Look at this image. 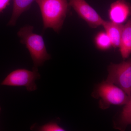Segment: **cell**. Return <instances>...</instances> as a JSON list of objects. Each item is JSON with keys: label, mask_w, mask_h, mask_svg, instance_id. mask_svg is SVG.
<instances>
[{"label": "cell", "mask_w": 131, "mask_h": 131, "mask_svg": "<svg viewBox=\"0 0 131 131\" xmlns=\"http://www.w3.org/2000/svg\"><path fill=\"white\" fill-rule=\"evenodd\" d=\"M1 107H0V112H1Z\"/></svg>", "instance_id": "15"}, {"label": "cell", "mask_w": 131, "mask_h": 131, "mask_svg": "<svg viewBox=\"0 0 131 131\" xmlns=\"http://www.w3.org/2000/svg\"><path fill=\"white\" fill-rule=\"evenodd\" d=\"M96 91L101 99V106L104 104L107 106L125 105L130 97L119 87L106 81L99 84Z\"/></svg>", "instance_id": "5"}, {"label": "cell", "mask_w": 131, "mask_h": 131, "mask_svg": "<svg viewBox=\"0 0 131 131\" xmlns=\"http://www.w3.org/2000/svg\"><path fill=\"white\" fill-rule=\"evenodd\" d=\"M13 7L11 18L8 25L14 26L19 17L23 13L29 9L36 0H13Z\"/></svg>", "instance_id": "10"}, {"label": "cell", "mask_w": 131, "mask_h": 131, "mask_svg": "<svg viewBox=\"0 0 131 131\" xmlns=\"http://www.w3.org/2000/svg\"><path fill=\"white\" fill-rule=\"evenodd\" d=\"M110 21L122 24L131 16V5L125 0H117L110 5L108 11Z\"/></svg>", "instance_id": "7"}, {"label": "cell", "mask_w": 131, "mask_h": 131, "mask_svg": "<svg viewBox=\"0 0 131 131\" xmlns=\"http://www.w3.org/2000/svg\"><path fill=\"white\" fill-rule=\"evenodd\" d=\"M130 125H131V96L125 105L116 127L120 130L123 131Z\"/></svg>", "instance_id": "11"}, {"label": "cell", "mask_w": 131, "mask_h": 131, "mask_svg": "<svg viewBox=\"0 0 131 131\" xmlns=\"http://www.w3.org/2000/svg\"><path fill=\"white\" fill-rule=\"evenodd\" d=\"M40 77L37 68H33L32 71L17 69L8 74L1 84L8 86L25 87L28 91H34L37 89L35 81Z\"/></svg>", "instance_id": "4"}, {"label": "cell", "mask_w": 131, "mask_h": 131, "mask_svg": "<svg viewBox=\"0 0 131 131\" xmlns=\"http://www.w3.org/2000/svg\"><path fill=\"white\" fill-rule=\"evenodd\" d=\"M11 0H0V14L9 5Z\"/></svg>", "instance_id": "14"}, {"label": "cell", "mask_w": 131, "mask_h": 131, "mask_svg": "<svg viewBox=\"0 0 131 131\" xmlns=\"http://www.w3.org/2000/svg\"><path fill=\"white\" fill-rule=\"evenodd\" d=\"M38 131H63L65 129L60 126L57 122L55 121H51L47 124L39 127L38 128Z\"/></svg>", "instance_id": "13"}, {"label": "cell", "mask_w": 131, "mask_h": 131, "mask_svg": "<svg viewBox=\"0 0 131 131\" xmlns=\"http://www.w3.org/2000/svg\"><path fill=\"white\" fill-rule=\"evenodd\" d=\"M102 26L110 38L112 46L114 48H119L124 25L105 21Z\"/></svg>", "instance_id": "8"}, {"label": "cell", "mask_w": 131, "mask_h": 131, "mask_svg": "<svg viewBox=\"0 0 131 131\" xmlns=\"http://www.w3.org/2000/svg\"><path fill=\"white\" fill-rule=\"evenodd\" d=\"M69 3L90 27L95 28L103 25L105 20L85 0H69Z\"/></svg>", "instance_id": "6"}, {"label": "cell", "mask_w": 131, "mask_h": 131, "mask_svg": "<svg viewBox=\"0 0 131 131\" xmlns=\"http://www.w3.org/2000/svg\"><path fill=\"white\" fill-rule=\"evenodd\" d=\"M33 30L32 26H25L20 29L18 35L20 42L28 49L33 62V68L37 69L49 60L51 56L47 52L43 37L34 32Z\"/></svg>", "instance_id": "2"}, {"label": "cell", "mask_w": 131, "mask_h": 131, "mask_svg": "<svg viewBox=\"0 0 131 131\" xmlns=\"http://www.w3.org/2000/svg\"><path fill=\"white\" fill-rule=\"evenodd\" d=\"M106 81L119 87L131 96V58L119 63H111Z\"/></svg>", "instance_id": "3"}, {"label": "cell", "mask_w": 131, "mask_h": 131, "mask_svg": "<svg viewBox=\"0 0 131 131\" xmlns=\"http://www.w3.org/2000/svg\"><path fill=\"white\" fill-rule=\"evenodd\" d=\"M95 42L96 47L102 50H106L112 47L111 40L106 32L98 33L95 38Z\"/></svg>", "instance_id": "12"}, {"label": "cell", "mask_w": 131, "mask_h": 131, "mask_svg": "<svg viewBox=\"0 0 131 131\" xmlns=\"http://www.w3.org/2000/svg\"><path fill=\"white\" fill-rule=\"evenodd\" d=\"M42 15L44 30H61L70 6L68 0H36Z\"/></svg>", "instance_id": "1"}, {"label": "cell", "mask_w": 131, "mask_h": 131, "mask_svg": "<svg viewBox=\"0 0 131 131\" xmlns=\"http://www.w3.org/2000/svg\"><path fill=\"white\" fill-rule=\"evenodd\" d=\"M119 48L122 58H128L131 54V16L124 25Z\"/></svg>", "instance_id": "9"}]
</instances>
